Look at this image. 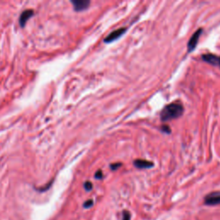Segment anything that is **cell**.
Masks as SVG:
<instances>
[{
    "label": "cell",
    "instance_id": "1",
    "mask_svg": "<svg viewBox=\"0 0 220 220\" xmlns=\"http://www.w3.org/2000/svg\"><path fill=\"white\" fill-rule=\"evenodd\" d=\"M183 105L180 102H173L163 108L160 114V119L163 122H167L169 120L178 119L183 114Z\"/></svg>",
    "mask_w": 220,
    "mask_h": 220
},
{
    "label": "cell",
    "instance_id": "2",
    "mask_svg": "<svg viewBox=\"0 0 220 220\" xmlns=\"http://www.w3.org/2000/svg\"><path fill=\"white\" fill-rule=\"evenodd\" d=\"M202 32H203V29L200 28L199 29H197L196 31L193 33V35L191 36V38L188 40V46H187L188 52H192L195 49L197 45H198V42H199V40H200V35H201Z\"/></svg>",
    "mask_w": 220,
    "mask_h": 220
},
{
    "label": "cell",
    "instance_id": "3",
    "mask_svg": "<svg viewBox=\"0 0 220 220\" xmlns=\"http://www.w3.org/2000/svg\"><path fill=\"white\" fill-rule=\"evenodd\" d=\"M205 205H220V192H212L208 193L204 199Z\"/></svg>",
    "mask_w": 220,
    "mask_h": 220
},
{
    "label": "cell",
    "instance_id": "4",
    "mask_svg": "<svg viewBox=\"0 0 220 220\" xmlns=\"http://www.w3.org/2000/svg\"><path fill=\"white\" fill-rule=\"evenodd\" d=\"M127 28H118V29L114 30L113 32L110 33V34L105 38L104 42L105 43H111L113 41L118 40L120 36H122L125 33L127 32Z\"/></svg>",
    "mask_w": 220,
    "mask_h": 220
},
{
    "label": "cell",
    "instance_id": "5",
    "mask_svg": "<svg viewBox=\"0 0 220 220\" xmlns=\"http://www.w3.org/2000/svg\"><path fill=\"white\" fill-rule=\"evenodd\" d=\"M72 4H73L74 10L76 11H83L89 8L90 1L89 0H72Z\"/></svg>",
    "mask_w": 220,
    "mask_h": 220
},
{
    "label": "cell",
    "instance_id": "6",
    "mask_svg": "<svg viewBox=\"0 0 220 220\" xmlns=\"http://www.w3.org/2000/svg\"><path fill=\"white\" fill-rule=\"evenodd\" d=\"M34 10H26L21 13L20 17H19V23L22 28L25 27V24L28 22L29 18H31L34 16Z\"/></svg>",
    "mask_w": 220,
    "mask_h": 220
},
{
    "label": "cell",
    "instance_id": "7",
    "mask_svg": "<svg viewBox=\"0 0 220 220\" xmlns=\"http://www.w3.org/2000/svg\"><path fill=\"white\" fill-rule=\"evenodd\" d=\"M133 165L136 167L137 168H151L154 167L155 164H153L152 162L148 160H144V159H136L133 162Z\"/></svg>",
    "mask_w": 220,
    "mask_h": 220
},
{
    "label": "cell",
    "instance_id": "8",
    "mask_svg": "<svg viewBox=\"0 0 220 220\" xmlns=\"http://www.w3.org/2000/svg\"><path fill=\"white\" fill-rule=\"evenodd\" d=\"M218 58H219V57L217 56L215 54H212V53L202 54V60H204L205 62H206V63H208V64H213V65H218Z\"/></svg>",
    "mask_w": 220,
    "mask_h": 220
},
{
    "label": "cell",
    "instance_id": "9",
    "mask_svg": "<svg viewBox=\"0 0 220 220\" xmlns=\"http://www.w3.org/2000/svg\"><path fill=\"white\" fill-rule=\"evenodd\" d=\"M160 130L161 132H164V133H166V134L171 133V128L169 127V126H168V125H163L160 127Z\"/></svg>",
    "mask_w": 220,
    "mask_h": 220
},
{
    "label": "cell",
    "instance_id": "10",
    "mask_svg": "<svg viewBox=\"0 0 220 220\" xmlns=\"http://www.w3.org/2000/svg\"><path fill=\"white\" fill-rule=\"evenodd\" d=\"M131 213L127 210L122 211V220H131Z\"/></svg>",
    "mask_w": 220,
    "mask_h": 220
},
{
    "label": "cell",
    "instance_id": "11",
    "mask_svg": "<svg viewBox=\"0 0 220 220\" xmlns=\"http://www.w3.org/2000/svg\"><path fill=\"white\" fill-rule=\"evenodd\" d=\"M84 188L86 191H91L93 188V184L90 181H85L84 184Z\"/></svg>",
    "mask_w": 220,
    "mask_h": 220
},
{
    "label": "cell",
    "instance_id": "12",
    "mask_svg": "<svg viewBox=\"0 0 220 220\" xmlns=\"http://www.w3.org/2000/svg\"><path fill=\"white\" fill-rule=\"evenodd\" d=\"M93 205H94V201H93V200H86V201L84 203V207L86 209L90 208L91 206H93Z\"/></svg>",
    "mask_w": 220,
    "mask_h": 220
},
{
    "label": "cell",
    "instance_id": "13",
    "mask_svg": "<svg viewBox=\"0 0 220 220\" xmlns=\"http://www.w3.org/2000/svg\"><path fill=\"white\" fill-rule=\"evenodd\" d=\"M122 164L121 163H114V164H110V168L112 170H117L118 168L121 167Z\"/></svg>",
    "mask_w": 220,
    "mask_h": 220
},
{
    "label": "cell",
    "instance_id": "14",
    "mask_svg": "<svg viewBox=\"0 0 220 220\" xmlns=\"http://www.w3.org/2000/svg\"><path fill=\"white\" fill-rule=\"evenodd\" d=\"M102 177H103L102 171V170H97L96 174H95V178L97 179V180H101V179H102Z\"/></svg>",
    "mask_w": 220,
    "mask_h": 220
},
{
    "label": "cell",
    "instance_id": "15",
    "mask_svg": "<svg viewBox=\"0 0 220 220\" xmlns=\"http://www.w3.org/2000/svg\"><path fill=\"white\" fill-rule=\"evenodd\" d=\"M218 65L220 67V57L218 58Z\"/></svg>",
    "mask_w": 220,
    "mask_h": 220
}]
</instances>
